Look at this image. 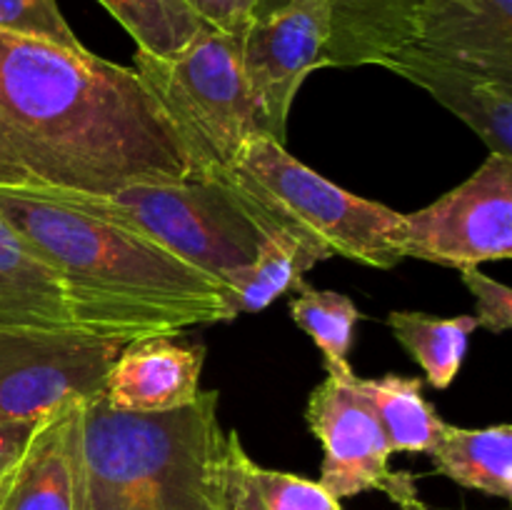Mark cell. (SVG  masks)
<instances>
[{
  "instance_id": "6da1fadb",
  "label": "cell",
  "mask_w": 512,
  "mask_h": 510,
  "mask_svg": "<svg viewBox=\"0 0 512 510\" xmlns=\"http://www.w3.org/2000/svg\"><path fill=\"white\" fill-rule=\"evenodd\" d=\"M190 178L135 68L0 30V188L105 195Z\"/></svg>"
},
{
  "instance_id": "7a4b0ae2",
  "label": "cell",
  "mask_w": 512,
  "mask_h": 510,
  "mask_svg": "<svg viewBox=\"0 0 512 510\" xmlns=\"http://www.w3.org/2000/svg\"><path fill=\"white\" fill-rule=\"evenodd\" d=\"M0 215L58 275L83 333L130 343L233 320L223 285L135 230L30 190L0 188Z\"/></svg>"
},
{
  "instance_id": "3957f363",
  "label": "cell",
  "mask_w": 512,
  "mask_h": 510,
  "mask_svg": "<svg viewBox=\"0 0 512 510\" xmlns=\"http://www.w3.org/2000/svg\"><path fill=\"white\" fill-rule=\"evenodd\" d=\"M225 433L218 390L170 413L80 403L73 440L75 510H220L215 465Z\"/></svg>"
},
{
  "instance_id": "277c9868",
  "label": "cell",
  "mask_w": 512,
  "mask_h": 510,
  "mask_svg": "<svg viewBox=\"0 0 512 510\" xmlns=\"http://www.w3.org/2000/svg\"><path fill=\"white\" fill-rule=\"evenodd\" d=\"M135 73L173 125L190 160V178H210L245 145L268 138L240 65V38L205 25L170 58L135 50Z\"/></svg>"
},
{
  "instance_id": "5b68a950",
  "label": "cell",
  "mask_w": 512,
  "mask_h": 510,
  "mask_svg": "<svg viewBox=\"0 0 512 510\" xmlns=\"http://www.w3.org/2000/svg\"><path fill=\"white\" fill-rule=\"evenodd\" d=\"M40 195L145 235L223 285L228 300L240 288L258 255V230L245 218L228 188L213 178L130 183L105 195Z\"/></svg>"
},
{
  "instance_id": "8992f818",
  "label": "cell",
  "mask_w": 512,
  "mask_h": 510,
  "mask_svg": "<svg viewBox=\"0 0 512 510\" xmlns=\"http://www.w3.org/2000/svg\"><path fill=\"white\" fill-rule=\"evenodd\" d=\"M210 178L300 225L340 258L383 270L405 260L403 213L330 183L275 140H250L228 170Z\"/></svg>"
},
{
  "instance_id": "52a82bcc",
  "label": "cell",
  "mask_w": 512,
  "mask_h": 510,
  "mask_svg": "<svg viewBox=\"0 0 512 510\" xmlns=\"http://www.w3.org/2000/svg\"><path fill=\"white\" fill-rule=\"evenodd\" d=\"M123 345L83 330L0 333V418L40 423L65 405L98 398Z\"/></svg>"
},
{
  "instance_id": "ba28073f",
  "label": "cell",
  "mask_w": 512,
  "mask_h": 510,
  "mask_svg": "<svg viewBox=\"0 0 512 510\" xmlns=\"http://www.w3.org/2000/svg\"><path fill=\"white\" fill-rule=\"evenodd\" d=\"M405 258L445 268H478L512 255V158L490 153L458 188L403 213Z\"/></svg>"
},
{
  "instance_id": "9c48e42d",
  "label": "cell",
  "mask_w": 512,
  "mask_h": 510,
  "mask_svg": "<svg viewBox=\"0 0 512 510\" xmlns=\"http://www.w3.org/2000/svg\"><path fill=\"white\" fill-rule=\"evenodd\" d=\"M328 0H280L240 35V65L270 140L285 145L295 95L313 70L330 68Z\"/></svg>"
},
{
  "instance_id": "30bf717a",
  "label": "cell",
  "mask_w": 512,
  "mask_h": 510,
  "mask_svg": "<svg viewBox=\"0 0 512 510\" xmlns=\"http://www.w3.org/2000/svg\"><path fill=\"white\" fill-rule=\"evenodd\" d=\"M305 423L323 445L318 483L335 500L380 490L398 505L418 493L413 475L390 470L383 425L353 383L325 378L310 393Z\"/></svg>"
},
{
  "instance_id": "8fae6325",
  "label": "cell",
  "mask_w": 512,
  "mask_h": 510,
  "mask_svg": "<svg viewBox=\"0 0 512 510\" xmlns=\"http://www.w3.org/2000/svg\"><path fill=\"white\" fill-rule=\"evenodd\" d=\"M380 68L433 95L488 145L490 153L512 158V80L438 58L413 43L388 55Z\"/></svg>"
},
{
  "instance_id": "7c38bea8",
  "label": "cell",
  "mask_w": 512,
  "mask_h": 510,
  "mask_svg": "<svg viewBox=\"0 0 512 510\" xmlns=\"http://www.w3.org/2000/svg\"><path fill=\"white\" fill-rule=\"evenodd\" d=\"M205 348L175 335H148L120 348L105 378L103 398L118 413H170L200 393Z\"/></svg>"
},
{
  "instance_id": "4fadbf2b",
  "label": "cell",
  "mask_w": 512,
  "mask_h": 510,
  "mask_svg": "<svg viewBox=\"0 0 512 510\" xmlns=\"http://www.w3.org/2000/svg\"><path fill=\"white\" fill-rule=\"evenodd\" d=\"M225 188L260 235L258 255H255L240 288L228 300L230 318L235 320L238 315L260 313L283 295L298 293L305 285L303 275L323 260L333 258V253H330L328 245L320 243L315 235H310L300 225L260 208L258 203L240 195L230 185H225Z\"/></svg>"
},
{
  "instance_id": "5bb4252c",
  "label": "cell",
  "mask_w": 512,
  "mask_h": 510,
  "mask_svg": "<svg viewBox=\"0 0 512 510\" xmlns=\"http://www.w3.org/2000/svg\"><path fill=\"white\" fill-rule=\"evenodd\" d=\"M413 45L465 68L512 80V0H428Z\"/></svg>"
},
{
  "instance_id": "9a60e30c",
  "label": "cell",
  "mask_w": 512,
  "mask_h": 510,
  "mask_svg": "<svg viewBox=\"0 0 512 510\" xmlns=\"http://www.w3.org/2000/svg\"><path fill=\"white\" fill-rule=\"evenodd\" d=\"M78 330L58 275L0 215V333Z\"/></svg>"
},
{
  "instance_id": "2e32d148",
  "label": "cell",
  "mask_w": 512,
  "mask_h": 510,
  "mask_svg": "<svg viewBox=\"0 0 512 510\" xmlns=\"http://www.w3.org/2000/svg\"><path fill=\"white\" fill-rule=\"evenodd\" d=\"M275 3L280 0H263L260 10ZM328 5L333 18L330 68H360L380 65L413 43L428 0H328Z\"/></svg>"
},
{
  "instance_id": "e0dca14e",
  "label": "cell",
  "mask_w": 512,
  "mask_h": 510,
  "mask_svg": "<svg viewBox=\"0 0 512 510\" xmlns=\"http://www.w3.org/2000/svg\"><path fill=\"white\" fill-rule=\"evenodd\" d=\"M80 403L40 420L13 468L3 510H75L73 440Z\"/></svg>"
},
{
  "instance_id": "ac0fdd59",
  "label": "cell",
  "mask_w": 512,
  "mask_h": 510,
  "mask_svg": "<svg viewBox=\"0 0 512 510\" xmlns=\"http://www.w3.org/2000/svg\"><path fill=\"white\" fill-rule=\"evenodd\" d=\"M215 490L220 510H343L318 480L255 463L238 430L225 433L215 465Z\"/></svg>"
},
{
  "instance_id": "d6986e66",
  "label": "cell",
  "mask_w": 512,
  "mask_h": 510,
  "mask_svg": "<svg viewBox=\"0 0 512 510\" xmlns=\"http://www.w3.org/2000/svg\"><path fill=\"white\" fill-rule=\"evenodd\" d=\"M435 470L463 488L490 498H512V428L508 423L490 428L445 425L430 450Z\"/></svg>"
},
{
  "instance_id": "ffe728a7",
  "label": "cell",
  "mask_w": 512,
  "mask_h": 510,
  "mask_svg": "<svg viewBox=\"0 0 512 510\" xmlns=\"http://www.w3.org/2000/svg\"><path fill=\"white\" fill-rule=\"evenodd\" d=\"M353 388L378 415L393 453L428 455L448 425L423 395L420 378L388 373L380 378H355Z\"/></svg>"
},
{
  "instance_id": "44dd1931",
  "label": "cell",
  "mask_w": 512,
  "mask_h": 510,
  "mask_svg": "<svg viewBox=\"0 0 512 510\" xmlns=\"http://www.w3.org/2000/svg\"><path fill=\"white\" fill-rule=\"evenodd\" d=\"M395 340L423 368L433 388L445 390L458 378L468 355L470 335L478 330L475 315L435 318L415 310H393L388 318Z\"/></svg>"
},
{
  "instance_id": "7402d4cb",
  "label": "cell",
  "mask_w": 512,
  "mask_h": 510,
  "mask_svg": "<svg viewBox=\"0 0 512 510\" xmlns=\"http://www.w3.org/2000/svg\"><path fill=\"white\" fill-rule=\"evenodd\" d=\"M290 318L318 345L328 378L340 383H353L355 375L348 355L355 340V325L363 313L358 305L335 290H318L303 285L295 298H290Z\"/></svg>"
},
{
  "instance_id": "603a6c76",
  "label": "cell",
  "mask_w": 512,
  "mask_h": 510,
  "mask_svg": "<svg viewBox=\"0 0 512 510\" xmlns=\"http://www.w3.org/2000/svg\"><path fill=\"white\" fill-rule=\"evenodd\" d=\"M135 40L138 50L158 58L180 53L208 23L185 0H98Z\"/></svg>"
},
{
  "instance_id": "cb8c5ba5",
  "label": "cell",
  "mask_w": 512,
  "mask_h": 510,
  "mask_svg": "<svg viewBox=\"0 0 512 510\" xmlns=\"http://www.w3.org/2000/svg\"><path fill=\"white\" fill-rule=\"evenodd\" d=\"M0 30L68 50L85 48L60 13L58 0H0Z\"/></svg>"
},
{
  "instance_id": "d4e9b609",
  "label": "cell",
  "mask_w": 512,
  "mask_h": 510,
  "mask_svg": "<svg viewBox=\"0 0 512 510\" xmlns=\"http://www.w3.org/2000/svg\"><path fill=\"white\" fill-rule=\"evenodd\" d=\"M460 280L475 298V320L478 328L495 335L508 333L512 328V290L500 280H493L480 268L458 270Z\"/></svg>"
},
{
  "instance_id": "484cf974",
  "label": "cell",
  "mask_w": 512,
  "mask_h": 510,
  "mask_svg": "<svg viewBox=\"0 0 512 510\" xmlns=\"http://www.w3.org/2000/svg\"><path fill=\"white\" fill-rule=\"evenodd\" d=\"M203 23L228 35H243L263 0H185Z\"/></svg>"
},
{
  "instance_id": "4316f807",
  "label": "cell",
  "mask_w": 512,
  "mask_h": 510,
  "mask_svg": "<svg viewBox=\"0 0 512 510\" xmlns=\"http://www.w3.org/2000/svg\"><path fill=\"white\" fill-rule=\"evenodd\" d=\"M35 428H38V423H18V420L0 418V478L23 458Z\"/></svg>"
},
{
  "instance_id": "83f0119b",
  "label": "cell",
  "mask_w": 512,
  "mask_h": 510,
  "mask_svg": "<svg viewBox=\"0 0 512 510\" xmlns=\"http://www.w3.org/2000/svg\"><path fill=\"white\" fill-rule=\"evenodd\" d=\"M398 508H400V510H430L428 505H425L423 500H420L418 493L410 495V498H405L403 503H398Z\"/></svg>"
},
{
  "instance_id": "f1b7e54d",
  "label": "cell",
  "mask_w": 512,
  "mask_h": 510,
  "mask_svg": "<svg viewBox=\"0 0 512 510\" xmlns=\"http://www.w3.org/2000/svg\"><path fill=\"white\" fill-rule=\"evenodd\" d=\"M18 465V463H15ZM13 465V468H15ZM13 468L8 470V473L3 475V478H0V510H3V500H5V493H8V485H10V478H13Z\"/></svg>"
},
{
  "instance_id": "f546056e",
  "label": "cell",
  "mask_w": 512,
  "mask_h": 510,
  "mask_svg": "<svg viewBox=\"0 0 512 510\" xmlns=\"http://www.w3.org/2000/svg\"><path fill=\"white\" fill-rule=\"evenodd\" d=\"M463 3H468V5H475V3H478V0H463Z\"/></svg>"
}]
</instances>
